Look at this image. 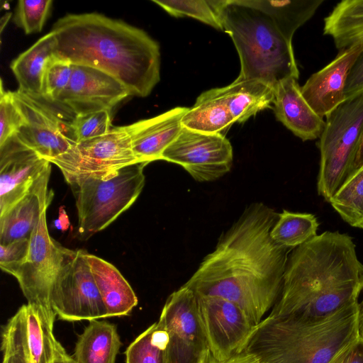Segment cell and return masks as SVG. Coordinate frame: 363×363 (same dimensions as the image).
Here are the masks:
<instances>
[{
    "label": "cell",
    "instance_id": "cell-32",
    "mask_svg": "<svg viewBox=\"0 0 363 363\" xmlns=\"http://www.w3.org/2000/svg\"><path fill=\"white\" fill-rule=\"evenodd\" d=\"M174 17L188 16L216 29L223 30L220 19L211 1L206 0H152Z\"/></svg>",
    "mask_w": 363,
    "mask_h": 363
},
{
    "label": "cell",
    "instance_id": "cell-13",
    "mask_svg": "<svg viewBox=\"0 0 363 363\" xmlns=\"http://www.w3.org/2000/svg\"><path fill=\"white\" fill-rule=\"evenodd\" d=\"M45 211L30 237L26 261L14 277L28 301L52 311L50 294L55 278L73 250L62 246L49 234Z\"/></svg>",
    "mask_w": 363,
    "mask_h": 363
},
{
    "label": "cell",
    "instance_id": "cell-21",
    "mask_svg": "<svg viewBox=\"0 0 363 363\" xmlns=\"http://www.w3.org/2000/svg\"><path fill=\"white\" fill-rule=\"evenodd\" d=\"M50 166L35 182L29 191L6 212L0 215V244L30 238L42 213L50 206L54 194L48 189Z\"/></svg>",
    "mask_w": 363,
    "mask_h": 363
},
{
    "label": "cell",
    "instance_id": "cell-17",
    "mask_svg": "<svg viewBox=\"0 0 363 363\" xmlns=\"http://www.w3.org/2000/svg\"><path fill=\"white\" fill-rule=\"evenodd\" d=\"M50 166L15 135L0 145V215L21 199Z\"/></svg>",
    "mask_w": 363,
    "mask_h": 363
},
{
    "label": "cell",
    "instance_id": "cell-42",
    "mask_svg": "<svg viewBox=\"0 0 363 363\" xmlns=\"http://www.w3.org/2000/svg\"><path fill=\"white\" fill-rule=\"evenodd\" d=\"M54 225L58 230L65 231L69 227V220L65 208L61 206L59 209V216L54 221Z\"/></svg>",
    "mask_w": 363,
    "mask_h": 363
},
{
    "label": "cell",
    "instance_id": "cell-40",
    "mask_svg": "<svg viewBox=\"0 0 363 363\" xmlns=\"http://www.w3.org/2000/svg\"><path fill=\"white\" fill-rule=\"evenodd\" d=\"M201 363H264L255 354L243 350L226 359H218L208 353Z\"/></svg>",
    "mask_w": 363,
    "mask_h": 363
},
{
    "label": "cell",
    "instance_id": "cell-1",
    "mask_svg": "<svg viewBox=\"0 0 363 363\" xmlns=\"http://www.w3.org/2000/svg\"><path fill=\"white\" fill-rule=\"evenodd\" d=\"M278 216L263 203L248 206L184 285L233 301L257 325L280 296L293 250L271 237Z\"/></svg>",
    "mask_w": 363,
    "mask_h": 363
},
{
    "label": "cell",
    "instance_id": "cell-5",
    "mask_svg": "<svg viewBox=\"0 0 363 363\" xmlns=\"http://www.w3.org/2000/svg\"><path fill=\"white\" fill-rule=\"evenodd\" d=\"M223 30L238 51L237 79L262 81L274 87L281 81L298 79L292 42L263 13L242 0L211 1Z\"/></svg>",
    "mask_w": 363,
    "mask_h": 363
},
{
    "label": "cell",
    "instance_id": "cell-39",
    "mask_svg": "<svg viewBox=\"0 0 363 363\" xmlns=\"http://www.w3.org/2000/svg\"><path fill=\"white\" fill-rule=\"evenodd\" d=\"M328 363H363V341L358 338L345 346Z\"/></svg>",
    "mask_w": 363,
    "mask_h": 363
},
{
    "label": "cell",
    "instance_id": "cell-6",
    "mask_svg": "<svg viewBox=\"0 0 363 363\" xmlns=\"http://www.w3.org/2000/svg\"><path fill=\"white\" fill-rule=\"evenodd\" d=\"M147 164L135 162L104 177L89 176L69 184L76 201L82 239L105 229L133 205L144 187Z\"/></svg>",
    "mask_w": 363,
    "mask_h": 363
},
{
    "label": "cell",
    "instance_id": "cell-24",
    "mask_svg": "<svg viewBox=\"0 0 363 363\" xmlns=\"http://www.w3.org/2000/svg\"><path fill=\"white\" fill-rule=\"evenodd\" d=\"M55 38L50 31L11 62L10 67L18 83V90L42 96L44 73L55 55Z\"/></svg>",
    "mask_w": 363,
    "mask_h": 363
},
{
    "label": "cell",
    "instance_id": "cell-38",
    "mask_svg": "<svg viewBox=\"0 0 363 363\" xmlns=\"http://www.w3.org/2000/svg\"><path fill=\"white\" fill-rule=\"evenodd\" d=\"M363 92V49L350 69L345 87L346 100Z\"/></svg>",
    "mask_w": 363,
    "mask_h": 363
},
{
    "label": "cell",
    "instance_id": "cell-15",
    "mask_svg": "<svg viewBox=\"0 0 363 363\" xmlns=\"http://www.w3.org/2000/svg\"><path fill=\"white\" fill-rule=\"evenodd\" d=\"M196 295L211 354L224 359L243 351L256 327L245 311L224 298Z\"/></svg>",
    "mask_w": 363,
    "mask_h": 363
},
{
    "label": "cell",
    "instance_id": "cell-4",
    "mask_svg": "<svg viewBox=\"0 0 363 363\" xmlns=\"http://www.w3.org/2000/svg\"><path fill=\"white\" fill-rule=\"evenodd\" d=\"M358 301L319 318L269 314L256 325L244 350L264 363H328L359 338Z\"/></svg>",
    "mask_w": 363,
    "mask_h": 363
},
{
    "label": "cell",
    "instance_id": "cell-44",
    "mask_svg": "<svg viewBox=\"0 0 363 363\" xmlns=\"http://www.w3.org/2000/svg\"><path fill=\"white\" fill-rule=\"evenodd\" d=\"M363 165V133L359 144L356 157L354 162L353 171ZM352 171V172H353Z\"/></svg>",
    "mask_w": 363,
    "mask_h": 363
},
{
    "label": "cell",
    "instance_id": "cell-31",
    "mask_svg": "<svg viewBox=\"0 0 363 363\" xmlns=\"http://www.w3.org/2000/svg\"><path fill=\"white\" fill-rule=\"evenodd\" d=\"M329 203L345 222L363 228V165L351 172Z\"/></svg>",
    "mask_w": 363,
    "mask_h": 363
},
{
    "label": "cell",
    "instance_id": "cell-30",
    "mask_svg": "<svg viewBox=\"0 0 363 363\" xmlns=\"http://www.w3.org/2000/svg\"><path fill=\"white\" fill-rule=\"evenodd\" d=\"M169 335L159 320L140 334L127 347L126 363H168Z\"/></svg>",
    "mask_w": 363,
    "mask_h": 363
},
{
    "label": "cell",
    "instance_id": "cell-34",
    "mask_svg": "<svg viewBox=\"0 0 363 363\" xmlns=\"http://www.w3.org/2000/svg\"><path fill=\"white\" fill-rule=\"evenodd\" d=\"M72 73V64L54 55L44 73L41 97L55 102L68 85Z\"/></svg>",
    "mask_w": 363,
    "mask_h": 363
},
{
    "label": "cell",
    "instance_id": "cell-26",
    "mask_svg": "<svg viewBox=\"0 0 363 363\" xmlns=\"http://www.w3.org/2000/svg\"><path fill=\"white\" fill-rule=\"evenodd\" d=\"M235 122L219 88L202 93L182 120L183 127L206 133H221Z\"/></svg>",
    "mask_w": 363,
    "mask_h": 363
},
{
    "label": "cell",
    "instance_id": "cell-37",
    "mask_svg": "<svg viewBox=\"0 0 363 363\" xmlns=\"http://www.w3.org/2000/svg\"><path fill=\"white\" fill-rule=\"evenodd\" d=\"M30 245V238H22L6 245L0 244L1 269L13 276L26 261Z\"/></svg>",
    "mask_w": 363,
    "mask_h": 363
},
{
    "label": "cell",
    "instance_id": "cell-19",
    "mask_svg": "<svg viewBox=\"0 0 363 363\" xmlns=\"http://www.w3.org/2000/svg\"><path fill=\"white\" fill-rule=\"evenodd\" d=\"M189 108L175 107L157 116L125 125L138 162L150 163L162 160L164 151L182 129V120Z\"/></svg>",
    "mask_w": 363,
    "mask_h": 363
},
{
    "label": "cell",
    "instance_id": "cell-16",
    "mask_svg": "<svg viewBox=\"0 0 363 363\" xmlns=\"http://www.w3.org/2000/svg\"><path fill=\"white\" fill-rule=\"evenodd\" d=\"M130 96L116 79L99 69L72 64L69 82L54 102L74 116L112 108Z\"/></svg>",
    "mask_w": 363,
    "mask_h": 363
},
{
    "label": "cell",
    "instance_id": "cell-3",
    "mask_svg": "<svg viewBox=\"0 0 363 363\" xmlns=\"http://www.w3.org/2000/svg\"><path fill=\"white\" fill-rule=\"evenodd\" d=\"M355 247L349 235L325 231L293 249L280 296L270 313L314 318L358 301L363 264Z\"/></svg>",
    "mask_w": 363,
    "mask_h": 363
},
{
    "label": "cell",
    "instance_id": "cell-22",
    "mask_svg": "<svg viewBox=\"0 0 363 363\" xmlns=\"http://www.w3.org/2000/svg\"><path fill=\"white\" fill-rule=\"evenodd\" d=\"M86 257L108 318L128 315L138 302L129 283L112 264L87 252Z\"/></svg>",
    "mask_w": 363,
    "mask_h": 363
},
{
    "label": "cell",
    "instance_id": "cell-9",
    "mask_svg": "<svg viewBox=\"0 0 363 363\" xmlns=\"http://www.w3.org/2000/svg\"><path fill=\"white\" fill-rule=\"evenodd\" d=\"M50 162L60 168L69 184L85 177H104L139 162L134 155L129 133L125 126H120L76 143Z\"/></svg>",
    "mask_w": 363,
    "mask_h": 363
},
{
    "label": "cell",
    "instance_id": "cell-10",
    "mask_svg": "<svg viewBox=\"0 0 363 363\" xmlns=\"http://www.w3.org/2000/svg\"><path fill=\"white\" fill-rule=\"evenodd\" d=\"M86 253L82 250H73L54 281L50 306L60 320L90 321L108 318Z\"/></svg>",
    "mask_w": 363,
    "mask_h": 363
},
{
    "label": "cell",
    "instance_id": "cell-27",
    "mask_svg": "<svg viewBox=\"0 0 363 363\" xmlns=\"http://www.w3.org/2000/svg\"><path fill=\"white\" fill-rule=\"evenodd\" d=\"M324 35L330 36L337 49L363 46V0H343L324 19Z\"/></svg>",
    "mask_w": 363,
    "mask_h": 363
},
{
    "label": "cell",
    "instance_id": "cell-36",
    "mask_svg": "<svg viewBox=\"0 0 363 363\" xmlns=\"http://www.w3.org/2000/svg\"><path fill=\"white\" fill-rule=\"evenodd\" d=\"M23 123V117L18 108L13 91L0 89V145L15 135Z\"/></svg>",
    "mask_w": 363,
    "mask_h": 363
},
{
    "label": "cell",
    "instance_id": "cell-20",
    "mask_svg": "<svg viewBox=\"0 0 363 363\" xmlns=\"http://www.w3.org/2000/svg\"><path fill=\"white\" fill-rule=\"evenodd\" d=\"M297 80L289 77L274 86L272 108L277 119L303 141L320 138L325 121L304 99Z\"/></svg>",
    "mask_w": 363,
    "mask_h": 363
},
{
    "label": "cell",
    "instance_id": "cell-29",
    "mask_svg": "<svg viewBox=\"0 0 363 363\" xmlns=\"http://www.w3.org/2000/svg\"><path fill=\"white\" fill-rule=\"evenodd\" d=\"M318 226V219L312 213L283 210L279 213L270 235L278 245L294 249L315 237Z\"/></svg>",
    "mask_w": 363,
    "mask_h": 363
},
{
    "label": "cell",
    "instance_id": "cell-2",
    "mask_svg": "<svg viewBox=\"0 0 363 363\" xmlns=\"http://www.w3.org/2000/svg\"><path fill=\"white\" fill-rule=\"evenodd\" d=\"M51 31L56 56L107 73L130 96H147L160 79L159 44L121 20L97 13H69Z\"/></svg>",
    "mask_w": 363,
    "mask_h": 363
},
{
    "label": "cell",
    "instance_id": "cell-14",
    "mask_svg": "<svg viewBox=\"0 0 363 363\" xmlns=\"http://www.w3.org/2000/svg\"><path fill=\"white\" fill-rule=\"evenodd\" d=\"M162 160L182 166L196 181L211 182L228 173L233 155L222 133H206L183 127Z\"/></svg>",
    "mask_w": 363,
    "mask_h": 363
},
{
    "label": "cell",
    "instance_id": "cell-33",
    "mask_svg": "<svg viewBox=\"0 0 363 363\" xmlns=\"http://www.w3.org/2000/svg\"><path fill=\"white\" fill-rule=\"evenodd\" d=\"M52 4V0H20L15 9L13 21L26 34L40 32Z\"/></svg>",
    "mask_w": 363,
    "mask_h": 363
},
{
    "label": "cell",
    "instance_id": "cell-25",
    "mask_svg": "<svg viewBox=\"0 0 363 363\" xmlns=\"http://www.w3.org/2000/svg\"><path fill=\"white\" fill-rule=\"evenodd\" d=\"M219 89L235 122L246 121L258 112L272 108L274 87L262 81L236 79Z\"/></svg>",
    "mask_w": 363,
    "mask_h": 363
},
{
    "label": "cell",
    "instance_id": "cell-18",
    "mask_svg": "<svg viewBox=\"0 0 363 363\" xmlns=\"http://www.w3.org/2000/svg\"><path fill=\"white\" fill-rule=\"evenodd\" d=\"M362 49V45H357L340 50L333 61L313 74L301 87L303 96L319 116L326 117L346 100L347 78Z\"/></svg>",
    "mask_w": 363,
    "mask_h": 363
},
{
    "label": "cell",
    "instance_id": "cell-28",
    "mask_svg": "<svg viewBox=\"0 0 363 363\" xmlns=\"http://www.w3.org/2000/svg\"><path fill=\"white\" fill-rule=\"evenodd\" d=\"M266 15L289 40L296 30L315 13L323 0H242Z\"/></svg>",
    "mask_w": 363,
    "mask_h": 363
},
{
    "label": "cell",
    "instance_id": "cell-7",
    "mask_svg": "<svg viewBox=\"0 0 363 363\" xmlns=\"http://www.w3.org/2000/svg\"><path fill=\"white\" fill-rule=\"evenodd\" d=\"M325 121L318 144L320 161L317 190L330 202L353 171L363 133V92L345 100Z\"/></svg>",
    "mask_w": 363,
    "mask_h": 363
},
{
    "label": "cell",
    "instance_id": "cell-41",
    "mask_svg": "<svg viewBox=\"0 0 363 363\" xmlns=\"http://www.w3.org/2000/svg\"><path fill=\"white\" fill-rule=\"evenodd\" d=\"M50 363H77L74 357L67 354L64 347L59 342L55 354Z\"/></svg>",
    "mask_w": 363,
    "mask_h": 363
},
{
    "label": "cell",
    "instance_id": "cell-11",
    "mask_svg": "<svg viewBox=\"0 0 363 363\" xmlns=\"http://www.w3.org/2000/svg\"><path fill=\"white\" fill-rule=\"evenodd\" d=\"M13 94L23 117L15 136L23 145L50 162L77 143L71 128L72 119H66L52 102L18 89Z\"/></svg>",
    "mask_w": 363,
    "mask_h": 363
},
{
    "label": "cell",
    "instance_id": "cell-23",
    "mask_svg": "<svg viewBox=\"0 0 363 363\" xmlns=\"http://www.w3.org/2000/svg\"><path fill=\"white\" fill-rule=\"evenodd\" d=\"M75 344L77 363H116L122 346L116 325L105 320L89 321Z\"/></svg>",
    "mask_w": 363,
    "mask_h": 363
},
{
    "label": "cell",
    "instance_id": "cell-12",
    "mask_svg": "<svg viewBox=\"0 0 363 363\" xmlns=\"http://www.w3.org/2000/svg\"><path fill=\"white\" fill-rule=\"evenodd\" d=\"M158 320L169 335L168 363H201L211 352L196 295L189 287L169 296Z\"/></svg>",
    "mask_w": 363,
    "mask_h": 363
},
{
    "label": "cell",
    "instance_id": "cell-43",
    "mask_svg": "<svg viewBox=\"0 0 363 363\" xmlns=\"http://www.w3.org/2000/svg\"><path fill=\"white\" fill-rule=\"evenodd\" d=\"M357 330L359 339L363 341V296L360 300H358Z\"/></svg>",
    "mask_w": 363,
    "mask_h": 363
},
{
    "label": "cell",
    "instance_id": "cell-35",
    "mask_svg": "<svg viewBox=\"0 0 363 363\" xmlns=\"http://www.w3.org/2000/svg\"><path fill=\"white\" fill-rule=\"evenodd\" d=\"M111 111L75 116L71 122L77 143L102 135L111 130Z\"/></svg>",
    "mask_w": 363,
    "mask_h": 363
},
{
    "label": "cell",
    "instance_id": "cell-8",
    "mask_svg": "<svg viewBox=\"0 0 363 363\" xmlns=\"http://www.w3.org/2000/svg\"><path fill=\"white\" fill-rule=\"evenodd\" d=\"M55 312L41 305H22L1 330V363H50L59 344Z\"/></svg>",
    "mask_w": 363,
    "mask_h": 363
}]
</instances>
